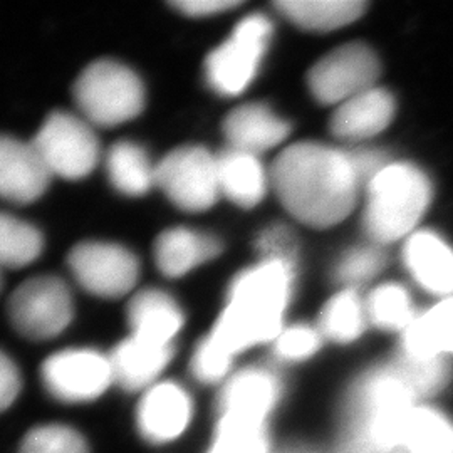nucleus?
I'll return each mask as SVG.
<instances>
[{
    "mask_svg": "<svg viewBox=\"0 0 453 453\" xmlns=\"http://www.w3.org/2000/svg\"><path fill=\"white\" fill-rule=\"evenodd\" d=\"M157 187L181 211H207L220 195L217 157L202 146H181L157 165Z\"/></svg>",
    "mask_w": 453,
    "mask_h": 453,
    "instance_id": "nucleus-7",
    "label": "nucleus"
},
{
    "mask_svg": "<svg viewBox=\"0 0 453 453\" xmlns=\"http://www.w3.org/2000/svg\"><path fill=\"white\" fill-rule=\"evenodd\" d=\"M173 357V346H160L131 336L110 355L113 381L128 391L151 388Z\"/></svg>",
    "mask_w": 453,
    "mask_h": 453,
    "instance_id": "nucleus-15",
    "label": "nucleus"
},
{
    "mask_svg": "<svg viewBox=\"0 0 453 453\" xmlns=\"http://www.w3.org/2000/svg\"><path fill=\"white\" fill-rule=\"evenodd\" d=\"M74 97L86 119L97 127H118L142 113L145 88L128 65L96 61L74 84Z\"/></svg>",
    "mask_w": 453,
    "mask_h": 453,
    "instance_id": "nucleus-3",
    "label": "nucleus"
},
{
    "mask_svg": "<svg viewBox=\"0 0 453 453\" xmlns=\"http://www.w3.org/2000/svg\"><path fill=\"white\" fill-rule=\"evenodd\" d=\"M106 170L114 188L130 196L145 195L157 185V166L142 146L131 142H119L110 150Z\"/></svg>",
    "mask_w": 453,
    "mask_h": 453,
    "instance_id": "nucleus-24",
    "label": "nucleus"
},
{
    "mask_svg": "<svg viewBox=\"0 0 453 453\" xmlns=\"http://www.w3.org/2000/svg\"><path fill=\"white\" fill-rule=\"evenodd\" d=\"M257 247L264 259L282 260L294 265L296 242L291 232L286 226H269L267 230H264L260 234Z\"/></svg>",
    "mask_w": 453,
    "mask_h": 453,
    "instance_id": "nucleus-35",
    "label": "nucleus"
},
{
    "mask_svg": "<svg viewBox=\"0 0 453 453\" xmlns=\"http://www.w3.org/2000/svg\"><path fill=\"white\" fill-rule=\"evenodd\" d=\"M241 2L237 0H179L173 2V7L183 12L185 16L207 17L220 14L230 9L239 7Z\"/></svg>",
    "mask_w": 453,
    "mask_h": 453,
    "instance_id": "nucleus-37",
    "label": "nucleus"
},
{
    "mask_svg": "<svg viewBox=\"0 0 453 453\" xmlns=\"http://www.w3.org/2000/svg\"><path fill=\"white\" fill-rule=\"evenodd\" d=\"M280 398V383L264 368L234 374L219 398V420L265 428V421Z\"/></svg>",
    "mask_w": 453,
    "mask_h": 453,
    "instance_id": "nucleus-12",
    "label": "nucleus"
},
{
    "mask_svg": "<svg viewBox=\"0 0 453 453\" xmlns=\"http://www.w3.org/2000/svg\"><path fill=\"white\" fill-rule=\"evenodd\" d=\"M69 267L86 291L108 299L127 296L140 277L134 254L118 243H80L69 254Z\"/></svg>",
    "mask_w": 453,
    "mask_h": 453,
    "instance_id": "nucleus-10",
    "label": "nucleus"
},
{
    "mask_svg": "<svg viewBox=\"0 0 453 453\" xmlns=\"http://www.w3.org/2000/svg\"><path fill=\"white\" fill-rule=\"evenodd\" d=\"M453 353V296L417 316L403 331V357L438 359Z\"/></svg>",
    "mask_w": 453,
    "mask_h": 453,
    "instance_id": "nucleus-21",
    "label": "nucleus"
},
{
    "mask_svg": "<svg viewBox=\"0 0 453 453\" xmlns=\"http://www.w3.org/2000/svg\"><path fill=\"white\" fill-rule=\"evenodd\" d=\"M207 453H267L265 428L219 420Z\"/></svg>",
    "mask_w": 453,
    "mask_h": 453,
    "instance_id": "nucleus-30",
    "label": "nucleus"
},
{
    "mask_svg": "<svg viewBox=\"0 0 453 453\" xmlns=\"http://www.w3.org/2000/svg\"><path fill=\"white\" fill-rule=\"evenodd\" d=\"M0 269H2V267H0Z\"/></svg>",
    "mask_w": 453,
    "mask_h": 453,
    "instance_id": "nucleus-38",
    "label": "nucleus"
},
{
    "mask_svg": "<svg viewBox=\"0 0 453 453\" xmlns=\"http://www.w3.org/2000/svg\"><path fill=\"white\" fill-rule=\"evenodd\" d=\"M383 265V256L372 247H363V249H355L349 254H346L341 259L338 267H336V277L342 284L349 286H357L372 275L378 274Z\"/></svg>",
    "mask_w": 453,
    "mask_h": 453,
    "instance_id": "nucleus-33",
    "label": "nucleus"
},
{
    "mask_svg": "<svg viewBox=\"0 0 453 453\" xmlns=\"http://www.w3.org/2000/svg\"><path fill=\"white\" fill-rule=\"evenodd\" d=\"M131 336L160 346H173L183 326L177 301L158 289H145L133 296L128 306Z\"/></svg>",
    "mask_w": 453,
    "mask_h": 453,
    "instance_id": "nucleus-17",
    "label": "nucleus"
},
{
    "mask_svg": "<svg viewBox=\"0 0 453 453\" xmlns=\"http://www.w3.org/2000/svg\"><path fill=\"white\" fill-rule=\"evenodd\" d=\"M366 314L374 326L402 333L417 318L408 292L398 284L376 288L366 303Z\"/></svg>",
    "mask_w": 453,
    "mask_h": 453,
    "instance_id": "nucleus-28",
    "label": "nucleus"
},
{
    "mask_svg": "<svg viewBox=\"0 0 453 453\" xmlns=\"http://www.w3.org/2000/svg\"><path fill=\"white\" fill-rule=\"evenodd\" d=\"M282 16L308 31H334L363 16L361 0H280L275 4Z\"/></svg>",
    "mask_w": 453,
    "mask_h": 453,
    "instance_id": "nucleus-23",
    "label": "nucleus"
},
{
    "mask_svg": "<svg viewBox=\"0 0 453 453\" xmlns=\"http://www.w3.org/2000/svg\"><path fill=\"white\" fill-rule=\"evenodd\" d=\"M273 181L282 205L297 220L326 228L353 211L361 180L349 153L319 143H297L277 157Z\"/></svg>",
    "mask_w": 453,
    "mask_h": 453,
    "instance_id": "nucleus-1",
    "label": "nucleus"
},
{
    "mask_svg": "<svg viewBox=\"0 0 453 453\" xmlns=\"http://www.w3.org/2000/svg\"><path fill=\"white\" fill-rule=\"evenodd\" d=\"M271 33L273 26L267 17H245L226 42L211 52L205 71L217 93L234 96L252 82L269 46Z\"/></svg>",
    "mask_w": 453,
    "mask_h": 453,
    "instance_id": "nucleus-5",
    "label": "nucleus"
},
{
    "mask_svg": "<svg viewBox=\"0 0 453 453\" xmlns=\"http://www.w3.org/2000/svg\"><path fill=\"white\" fill-rule=\"evenodd\" d=\"M321 333L309 326H292L274 340L275 355L282 361H304L321 346Z\"/></svg>",
    "mask_w": 453,
    "mask_h": 453,
    "instance_id": "nucleus-32",
    "label": "nucleus"
},
{
    "mask_svg": "<svg viewBox=\"0 0 453 453\" xmlns=\"http://www.w3.org/2000/svg\"><path fill=\"white\" fill-rule=\"evenodd\" d=\"M380 74L376 54L365 44H346L326 54L311 67L308 84L312 96L324 104H342L374 88Z\"/></svg>",
    "mask_w": 453,
    "mask_h": 453,
    "instance_id": "nucleus-9",
    "label": "nucleus"
},
{
    "mask_svg": "<svg viewBox=\"0 0 453 453\" xmlns=\"http://www.w3.org/2000/svg\"><path fill=\"white\" fill-rule=\"evenodd\" d=\"M432 198L425 173L413 165H387L368 187L365 226L376 242H395L420 222Z\"/></svg>",
    "mask_w": 453,
    "mask_h": 453,
    "instance_id": "nucleus-2",
    "label": "nucleus"
},
{
    "mask_svg": "<svg viewBox=\"0 0 453 453\" xmlns=\"http://www.w3.org/2000/svg\"><path fill=\"white\" fill-rule=\"evenodd\" d=\"M224 133L230 148L257 155L282 143L289 134V125L267 106L252 103L226 116Z\"/></svg>",
    "mask_w": 453,
    "mask_h": 453,
    "instance_id": "nucleus-19",
    "label": "nucleus"
},
{
    "mask_svg": "<svg viewBox=\"0 0 453 453\" xmlns=\"http://www.w3.org/2000/svg\"><path fill=\"white\" fill-rule=\"evenodd\" d=\"M50 177H88L99 160V142L88 121L69 113H52L33 142Z\"/></svg>",
    "mask_w": 453,
    "mask_h": 453,
    "instance_id": "nucleus-6",
    "label": "nucleus"
},
{
    "mask_svg": "<svg viewBox=\"0 0 453 453\" xmlns=\"http://www.w3.org/2000/svg\"><path fill=\"white\" fill-rule=\"evenodd\" d=\"M220 254L219 239L188 228L163 232L155 242V260L168 277H181Z\"/></svg>",
    "mask_w": 453,
    "mask_h": 453,
    "instance_id": "nucleus-20",
    "label": "nucleus"
},
{
    "mask_svg": "<svg viewBox=\"0 0 453 453\" xmlns=\"http://www.w3.org/2000/svg\"><path fill=\"white\" fill-rule=\"evenodd\" d=\"M366 319V306H363L357 292L344 289L324 306L319 321L321 334L336 342H351L363 334Z\"/></svg>",
    "mask_w": 453,
    "mask_h": 453,
    "instance_id": "nucleus-26",
    "label": "nucleus"
},
{
    "mask_svg": "<svg viewBox=\"0 0 453 453\" xmlns=\"http://www.w3.org/2000/svg\"><path fill=\"white\" fill-rule=\"evenodd\" d=\"M192 418V400L175 383H158L146 389L136 421L140 434L153 443H165L180 437Z\"/></svg>",
    "mask_w": 453,
    "mask_h": 453,
    "instance_id": "nucleus-14",
    "label": "nucleus"
},
{
    "mask_svg": "<svg viewBox=\"0 0 453 453\" xmlns=\"http://www.w3.org/2000/svg\"><path fill=\"white\" fill-rule=\"evenodd\" d=\"M402 449L406 453H453V425L432 406H415L406 423Z\"/></svg>",
    "mask_w": 453,
    "mask_h": 453,
    "instance_id": "nucleus-25",
    "label": "nucleus"
},
{
    "mask_svg": "<svg viewBox=\"0 0 453 453\" xmlns=\"http://www.w3.org/2000/svg\"><path fill=\"white\" fill-rule=\"evenodd\" d=\"M396 370L405 378L406 383L417 396L434 393L447 380V366L443 357L411 359V357H402Z\"/></svg>",
    "mask_w": 453,
    "mask_h": 453,
    "instance_id": "nucleus-31",
    "label": "nucleus"
},
{
    "mask_svg": "<svg viewBox=\"0 0 453 453\" xmlns=\"http://www.w3.org/2000/svg\"><path fill=\"white\" fill-rule=\"evenodd\" d=\"M417 395L405 378L393 370L370 374L359 388V410L363 437L376 452H391L402 447L408 418L415 408Z\"/></svg>",
    "mask_w": 453,
    "mask_h": 453,
    "instance_id": "nucleus-4",
    "label": "nucleus"
},
{
    "mask_svg": "<svg viewBox=\"0 0 453 453\" xmlns=\"http://www.w3.org/2000/svg\"><path fill=\"white\" fill-rule=\"evenodd\" d=\"M395 99L381 88H372L344 101L331 118V130L344 140H366L388 128Z\"/></svg>",
    "mask_w": 453,
    "mask_h": 453,
    "instance_id": "nucleus-18",
    "label": "nucleus"
},
{
    "mask_svg": "<svg viewBox=\"0 0 453 453\" xmlns=\"http://www.w3.org/2000/svg\"><path fill=\"white\" fill-rule=\"evenodd\" d=\"M49 393L65 403L93 402L114 383L110 357L91 349L56 353L42 365Z\"/></svg>",
    "mask_w": 453,
    "mask_h": 453,
    "instance_id": "nucleus-11",
    "label": "nucleus"
},
{
    "mask_svg": "<svg viewBox=\"0 0 453 453\" xmlns=\"http://www.w3.org/2000/svg\"><path fill=\"white\" fill-rule=\"evenodd\" d=\"M19 453H89V449L74 428L54 423L33 428L22 440Z\"/></svg>",
    "mask_w": 453,
    "mask_h": 453,
    "instance_id": "nucleus-29",
    "label": "nucleus"
},
{
    "mask_svg": "<svg viewBox=\"0 0 453 453\" xmlns=\"http://www.w3.org/2000/svg\"><path fill=\"white\" fill-rule=\"evenodd\" d=\"M50 179L33 143L0 136V198L33 203L48 190Z\"/></svg>",
    "mask_w": 453,
    "mask_h": 453,
    "instance_id": "nucleus-13",
    "label": "nucleus"
},
{
    "mask_svg": "<svg viewBox=\"0 0 453 453\" xmlns=\"http://www.w3.org/2000/svg\"><path fill=\"white\" fill-rule=\"evenodd\" d=\"M217 166L220 194L243 209L260 203L265 194V173L257 155L228 148L217 157Z\"/></svg>",
    "mask_w": 453,
    "mask_h": 453,
    "instance_id": "nucleus-22",
    "label": "nucleus"
},
{
    "mask_svg": "<svg viewBox=\"0 0 453 453\" xmlns=\"http://www.w3.org/2000/svg\"><path fill=\"white\" fill-rule=\"evenodd\" d=\"M403 259L423 289L438 296L453 294V250L437 234L415 232L406 241Z\"/></svg>",
    "mask_w": 453,
    "mask_h": 453,
    "instance_id": "nucleus-16",
    "label": "nucleus"
},
{
    "mask_svg": "<svg viewBox=\"0 0 453 453\" xmlns=\"http://www.w3.org/2000/svg\"><path fill=\"white\" fill-rule=\"evenodd\" d=\"M41 232L29 222L0 211V267L29 265L42 252Z\"/></svg>",
    "mask_w": 453,
    "mask_h": 453,
    "instance_id": "nucleus-27",
    "label": "nucleus"
},
{
    "mask_svg": "<svg viewBox=\"0 0 453 453\" xmlns=\"http://www.w3.org/2000/svg\"><path fill=\"white\" fill-rule=\"evenodd\" d=\"M73 296L65 280L52 275L26 280L9 304L14 327L29 340L56 338L73 321Z\"/></svg>",
    "mask_w": 453,
    "mask_h": 453,
    "instance_id": "nucleus-8",
    "label": "nucleus"
},
{
    "mask_svg": "<svg viewBox=\"0 0 453 453\" xmlns=\"http://www.w3.org/2000/svg\"><path fill=\"white\" fill-rule=\"evenodd\" d=\"M20 391V374L14 361L0 351V411L14 403Z\"/></svg>",
    "mask_w": 453,
    "mask_h": 453,
    "instance_id": "nucleus-36",
    "label": "nucleus"
},
{
    "mask_svg": "<svg viewBox=\"0 0 453 453\" xmlns=\"http://www.w3.org/2000/svg\"><path fill=\"white\" fill-rule=\"evenodd\" d=\"M232 361V357H226V353H222L205 338L200 342L192 357V372L195 378L203 383H217L226 378Z\"/></svg>",
    "mask_w": 453,
    "mask_h": 453,
    "instance_id": "nucleus-34",
    "label": "nucleus"
}]
</instances>
